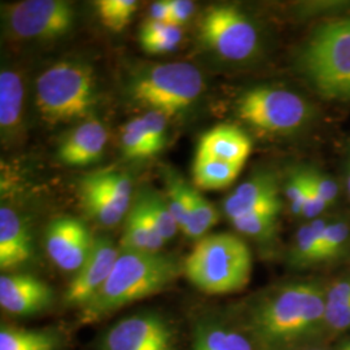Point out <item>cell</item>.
I'll return each mask as SVG.
<instances>
[{
	"mask_svg": "<svg viewBox=\"0 0 350 350\" xmlns=\"http://www.w3.org/2000/svg\"><path fill=\"white\" fill-rule=\"evenodd\" d=\"M325 292L299 282L253 301L238 321L257 350H297L325 325Z\"/></svg>",
	"mask_w": 350,
	"mask_h": 350,
	"instance_id": "1",
	"label": "cell"
},
{
	"mask_svg": "<svg viewBox=\"0 0 350 350\" xmlns=\"http://www.w3.org/2000/svg\"><path fill=\"white\" fill-rule=\"evenodd\" d=\"M183 274V263L173 256L120 250L104 286L78 314V325H96L120 309L170 287Z\"/></svg>",
	"mask_w": 350,
	"mask_h": 350,
	"instance_id": "2",
	"label": "cell"
},
{
	"mask_svg": "<svg viewBox=\"0 0 350 350\" xmlns=\"http://www.w3.org/2000/svg\"><path fill=\"white\" fill-rule=\"evenodd\" d=\"M252 266L248 245L237 235L219 232L196 243L183 261V274L204 293L227 295L247 287Z\"/></svg>",
	"mask_w": 350,
	"mask_h": 350,
	"instance_id": "3",
	"label": "cell"
},
{
	"mask_svg": "<svg viewBox=\"0 0 350 350\" xmlns=\"http://www.w3.org/2000/svg\"><path fill=\"white\" fill-rule=\"evenodd\" d=\"M300 68L325 100H350V14L314 30L301 52Z\"/></svg>",
	"mask_w": 350,
	"mask_h": 350,
	"instance_id": "4",
	"label": "cell"
},
{
	"mask_svg": "<svg viewBox=\"0 0 350 350\" xmlns=\"http://www.w3.org/2000/svg\"><path fill=\"white\" fill-rule=\"evenodd\" d=\"M92 70L82 64H55L38 77L37 107L51 122H68L85 117L95 104Z\"/></svg>",
	"mask_w": 350,
	"mask_h": 350,
	"instance_id": "5",
	"label": "cell"
},
{
	"mask_svg": "<svg viewBox=\"0 0 350 350\" xmlns=\"http://www.w3.org/2000/svg\"><path fill=\"white\" fill-rule=\"evenodd\" d=\"M204 90L200 70L187 63L154 65L142 72L131 85L133 99L166 116L191 107Z\"/></svg>",
	"mask_w": 350,
	"mask_h": 350,
	"instance_id": "6",
	"label": "cell"
},
{
	"mask_svg": "<svg viewBox=\"0 0 350 350\" xmlns=\"http://www.w3.org/2000/svg\"><path fill=\"white\" fill-rule=\"evenodd\" d=\"M182 338L174 318L160 310H140L108 325L96 350H182Z\"/></svg>",
	"mask_w": 350,
	"mask_h": 350,
	"instance_id": "7",
	"label": "cell"
},
{
	"mask_svg": "<svg viewBox=\"0 0 350 350\" xmlns=\"http://www.w3.org/2000/svg\"><path fill=\"white\" fill-rule=\"evenodd\" d=\"M239 118L267 133H289L304 125L310 107L300 95L276 88H254L237 103Z\"/></svg>",
	"mask_w": 350,
	"mask_h": 350,
	"instance_id": "8",
	"label": "cell"
},
{
	"mask_svg": "<svg viewBox=\"0 0 350 350\" xmlns=\"http://www.w3.org/2000/svg\"><path fill=\"white\" fill-rule=\"evenodd\" d=\"M202 42L217 55L231 62H244L258 49L254 25L234 5L211 7L200 24Z\"/></svg>",
	"mask_w": 350,
	"mask_h": 350,
	"instance_id": "9",
	"label": "cell"
},
{
	"mask_svg": "<svg viewBox=\"0 0 350 350\" xmlns=\"http://www.w3.org/2000/svg\"><path fill=\"white\" fill-rule=\"evenodd\" d=\"M7 21L14 37L50 39L72 29L75 10L64 0H24L8 8Z\"/></svg>",
	"mask_w": 350,
	"mask_h": 350,
	"instance_id": "10",
	"label": "cell"
},
{
	"mask_svg": "<svg viewBox=\"0 0 350 350\" xmlns=\"http://www.w3.org/2000/svg\"><path fill=\"white\" fill-rule=\"evenodd\" d=\"M118 254L120 248H116L111 239L95 238L86 261L64 292V306L81 310L88 305L107 282Z\"/></svg>",
	"mask_w": 350,
	"mask_h": 350,
	"instance_id": "11",
	"label": "cell"
},
{
	"mask_svg": "<svg viewBox=\"0 0 350 350\" xmlns=\"http://www.w3.org/2000/svg\"><path fill=\"white\" fill-rule=\"evenodd\" d=\"M94 241L95 238L88 226L70 217L53 219L44 234V247L51 261L69 273H77L81 269Z\"/></svg>",
	"mask_w": 350,
	"mask_h": 350,
	"instance_id": "12",
	"label": "cell"
},
{
	"mask_svg": "<svg viewBox=\"0 0 350 350\" xmlns=\"http://www.w3.org/2000/svg\"><path fill=\"white\" fill-rule=\"evenodd\" d=\"M55 300L52 288L37 276L23 273L0 276V306L14 317H30L49 310Z\"/></svg>",
	"mask_w": 350,
	"mask_h": 350,
	"instance_id": "13",
	"label": "cell"
},
{
	"mask_svg": "<svg viewBox=\"0 0 350 350\" xmlns=\"http://www.w3.org/2000/svg\"><path fill=\"white\" fill-rule=\"evenodd\" d=\"M189 338V350H257L238 322L217 314L193 317Z\"/></svg>",
	"mask_w": 350,
	"mask_h": 350,
	"instance_id": "14",
	"label": "cell"
},
{
	"mask_svg": "<svg viewBox=\"0 0 350 350\" xmlns=\"http://www.w3.org/2000/svg\"><path fill=\"white\" fill-rule=\"evenodd\" d=\"M34 256L31 231L20 214L10 206L0 208V269L11 271Z\"/></svg>",
	"mask_w": 350,
	"mask_h": 350,
	"instance_id": "15",
	"label": "cell"
},
{
	"mask_svg": "<svg viewBox=\"0 0 350 350\" xmlns=\"http://www.w3.org/2000/svg\"><path fill=\"white\" fill-rule=\"evenodd\" d=\"M107 142V129L99 121L90 120L64 139L57 152L59 159L69 166H88L100 159Z\"/></svg>",
	"mask_w": 350,
	"mask_h": 350,
	"instance_id": "16",
	"label": "cell"
},
{
	"mask_svg": "<svg viewBox=\"0 0 350 350\" xmlns=\"http://www.w3.org/2000/svg\"><path fill=\"white\" fill-rule=\"evenodd\" d=\"M282 204L278 182L273 175L260 174L240 185L225 201V213L230 221L241 215Z\"/></svg>",
	"mask_w": 350,
	"mask_h": 350,
	"instance_id": "17",
	"label": "cell"
},
{
	"mask_svg": "<svg viewBox=\"0 0 350 350\" xmlns=\"http://www.w3.org/2000/svg\"><path fill=\"white\" fill-rule=\"evenodd\" d=\"M252 150L250 139L237 126L213 127L200 139L198 154L221 161L244 165Z\"/></svg>",
	"mask_w": 350,
	"mask_h": 350,
	"instance_id": "18",
	"label": "cell"
},
{
	"mask_svg": "<svg viewBox=\"0 0 350 350\" xmlns=\"http://www.w3.org/2000/svg\"><path fill=\"white\" fill-rule=\"evenodd\" d=\"M165 244L166 241L152 222L150 214L146 212L142 201L137 198L126 215L120 250L159 253Z\"/></svg>",
	"mask_w": 350,
	"mask_h": 350,
	"instance_id": "19",
	"label": "cell"
},
{
	"mask_svg": "<svg viewBox=\"0 0 350 350\" xmlns=\"http://www.w3.org/2000/svg\"><path fill=\"white\" fill-rule=\"evenodd\" d=\"M63 336L52 329L1 325L0 350H60Z\"/></svg>",
	"mask_w": 350,
	"mask_h": 350,
	"instance_id": "20",
	"label": "cell"
},
{
	"mask_svg": "<svg viewBox=\"0 0 350 350\" xmlns=\"http://www.w3.org/2000/svg\"><path fill=\"white\" fill-rule=\"evenodd\" d=\"M24 86L20 75L3 69L0 73V129L1 133L14 131L23 114Z\"/></svg>",
	"mask_w": 350,
	"mask_h": 350,
	"instance_id": "21",
	"label": "cell"
},
{
	"mask_svg": "<svg viewBox=\"0 0 350 350\" xmlns=\"http://www.w3.org/2000/svg\"><path fill=\"white\" fill-rule=\"evenodd\" d=\"M81 196L88 215L104 227L118 225L129 213L113 202L111 198L88 176L81 180Z\"/></svg>",
	"mask_w": 350,
	"mask_h": 350,
	"instance_id": "22",
	"label": "cell"
},
{
	"mask_svg": "<svg viewBox=\"0 0 350 350\" xmlns=\"http://www.w3.org/2000/svg\"><path fill=\"white\" fill-rule=\"evenodd\" d=\"M244 165L230 163L196 154L193 163V180L202 189H221L230 186L240 174Z\"/></svg>",
	"mask_w": 350,
	"mask_h": 350,
	"instance_id": "23",
	"label": "cell"
},
{
	"mask_svg": "<svg viewBox=\"0 0 350 350\" xmlns=\"http://www.w3.org/2000/svg\"><path fill=\"white\" fill-rule=\"evenodd\" d=\"M327 221L315 218L312 224L302 226L295 237L292 248V261L296 265L319 262L321 244L325 234Z\"/></svg>",
	"mask_w": 350,
	"mask_h": 350,
	"instance_id": "24",
	"label": "cell"
},
{
	"mask_svg": "<svg viewBox=\"0 0 350 350\" xmlns=\"http://www.w3.org/2000/svg\"><path fill=\"white\" fill-rule=\"evenodd\" d=\"M182 38L183 33L180 27L147 20L142 26L139 40L143 50L150 53H166L175 50Z\"/></svg>",
	"mask_w": 350,
	"mask_h": 350,
	"instance_id": "25",
	"label": "cell"
},
{
	"mask_svg": "<svg viewBox=\"0 0 350 350\" xmlns=\"http://www.w3.org/2000/svg\"><path fill=\"white\" fill-rule=\"evenodd\" d=\"M188 193L191 201V218L182 231L187 238L200 240L206 237V232L218 222L219 215L215 208L199 191L189 186Z\"/></svg>",
	"mask_w": 350,
	"mask_h": 350,
	"instance_id": "26",
	"label": "cell"
},
{
	"mask_svg": "<svg viewBox=\"0 0 350 350\" xmlns=\"http://www.w3.org/2000/svg\"><path fill=\"white\" fill-rule=\"evenodd\" d=\"M282 211V204L267 206L260 211L241 215L231 221L239 232L250 238H269L275 231L278 217Z\"/></svg>",
	"mask_w": 350,
	"mask_h": 350,
	"instance_id": "27",
	"label": "cell"
},
{
	"mask_svg": "<svg viewBox=\"0 0 350 350\" xmlns=\"http://www.w3.org/2000/svg\"><path fill=\"white\" fill-rule=\"evenodd\" d=\"M138 199L142 201L146 212L150 214L152 222L159 230L163 240L167 243L169 240L174 238L179 226L169 209L166 199L150 189L142 191L138 195Z\"/></svg>",
	"mask_w": 350,
	"mask_h": 350,
	"instance_id": "28",
	"label": "cell"
},
{
	"mask_svg": "<svg viewBox=\"0 0 350 350\" xmlns=\"http://www.w3.org/2000/svg\"><path fill=\"white\" fill-rule=\"evenodd\" d=\"M88 176L111 198L113 202H116L125 212H129L133 195V182L129 175L107 170Z\"/></svg>",
	"mask_w": 350,
	"mask_h": 350,
	"instance_id": "29",
	"label": "cell"
},
{
	"mask_svg": "<svg viewBox=\"0 0 350 350\" xmlns=\"http://www.w3.org/2000/svg\"><path fill=\"white\" fill-rule=\"evenodd\" d=\"M138 7L135 0H100L98 1V12L101 23L108 29L120 31L125 27Z\"/></svg>",
	"mask_w": 350,
	"mask_h": 350,
	"instance_id": "30",
	"label": "cell"
},
{
	"mask_svg": "<svg viewBox=\"0 0 350 350\" xmlns=\"http://www.w3.org/2000/svg\"><path fill=\"white\" fill-rule=\"evenodd\" d=\"M121 143L127 159H146L152 156L142 117L134 118L126 124L122 130Z\"/></svg>",
	"mask_w": 350,
	"mask_h": 350,
	"instance_id": "31",
	"label": "cell"
},
{
	"mask_svg": "<svg viewBox=\"0 0 350 350\" xmlns=\"http://www.w3.org/2000/svg\"><path fill=\"white\" fill-rule=\"evenodd\" d=\"M349 235L350 228L348 224L341 221L327 224L321 244L319 261H327L338 257L344 250Z\"/></svg>",
	"mask_w": 350,
	"mask_h": 350,
	"instance_id": "32",
	"label": "cell"
},
{
	"mask_svg": "<svg viewBox=\"0 0 350 350\" xmlns=\"http://www.w3.org/2000/svg\"><path fill=\"white\" fill-rule=\"evenodd\" d=\"M166 117L159 111H150L142 117L152 156L161 152L166 144Z\"/></svg>",
	"mask_w": 350,
	"mask_h": 350,
	"instance_id": "33",
	"label": "cell"
},
{
	"mask_svg": "<svg viewBox=\"0 0 350 350\" xmlns=\"http://www.w3.org/2000/svg\"><path fill=\"white\" fill-rule=\"evenodd\" d=\"M286 193L291 204L292 213L296 215H301L306 195V172H297L289 178Z\"/></svg>",
	"mask_w": 350,
	"mask_h": 350,
	"instance_id": "34",
	"label": "cell"
},
{
	"mask_svg": "<svg viewBox=\"0 0 350 350\" xmlns=\"http://www.w3.org/2000/svg\"><path fill=\"white\" fill-rule=\"evenodd\" d=\"M325 325L335 331L350 329V302L327 304L325 302Z\"/></svg>",
	"mask_w": 350,
	"mask_h": 350,
	"instance_id": "35",
	"label": "cell"
},
{
	"mask_svg": "<svg viewBox=\"0 0 350 350\" xmlns=\"http://www.w3.org/2000/svg\"><path fill=\"white\" fill-rule=\"evenodd\" d=\"M328 205L325 204L323 199L318 195L317 189L314 188L309 172H306V195H305V202L301 215L305 218L315 219L318 215L325 211Z\"/></svg>",
	"mask_w": 350,
	"mask_h": 350,
	"instance_id": "36",
	"label": "cell"
},
{
	"mask_svg": "<svg viewBox=\"0 0 350 350\" xmlns=\"http://www.w3.org/2000/svg\"><path fill=\"white\" fill-rule=\"evenodd\" d=\"M167 4L169 17L166 24L176 27L185 25L195 11V3L189 0H167Z\"/></svg>",
	"mask_w": 350,
	"mask_h": 350,
	"instance_id": "37",
	"label": "cell"
},
{
	"mask_svg": "<svg viewBox=\"0 0 350 350\" xmlns=\"http://www.w3.org/2000/svg\"><path fill=\"white\" fill-rule=\"evenodd\" d=\"M309 175H310L314 188L317 189L318 195L323 199L327 205H329V204H332L334 201L336 200L338 188L336 182L332 178H329L327 175L315 173V172H309Z\"/></svg>",
	"mask_w": 350,
	"mask_h": 350,
	"instance_id": "38",
	"label": "cell"
},
{
	"mask_svg": "<svg viewBox=\"0 0 350 350\" xmlns=\"http://www.w3.org/2000/svg\"><path fill=\"white\" fill-rule=\"evenodd\" d=\"M327 304H347L350 302V279L340 280L325 292Z\"/></svg>",
	"mask_w": 350,
	"mask_h": 350,
	"instance_id": "39",
	"label": "cell"
},
{
	"mask_svg": "<svg viewBox=\"0 0 350 350\" xmlns=\"http://www.w3.org/2000/svg\"><path fill=\"white\" fill-rule=\"evenodd\" d=\"M167 17H169V4H167V1H156L150 5V18L148 20L167 23Z\"/></svg>",
	"mask_w": 350,
	"mask_h": 350,
	"instance_id": "40",
	"label": "cell"
},
{
	"mask_svg": "<svg viewBox=\"0 0 350 350\" xmlns=\"http://www.w3.org/2000/svg\"><path fill=\"white\" fill-rule=\"evenodd\" d=\"M340 350H350V341L349 342H347L345 345H342V348Z\"/></svg>",
	"mask_w": 350,
	"mask_h": 350,
	"instance_id": "41",
	"label": "cell"
},
{
	"mask_svg": "<svg viewBox=\"0 0 350 350\" xmlns=\"http://www.w3.org/2000/svg\"><path fill=\"white\" fill-rule=\"evenodd\" d=\"M348 189H349V193H350V169H349V175H348Z\"/></svg>",
	"mask_w": 350,
	"mask_h": 350,
	"instance_id": "42",
	"label": "cell"
},
{
	"mask_svg": "<svg viewBox=\"0 0 350 350\" xmlns=\"http://www.w3.org/2000/svg\"><path fill=\"white\" fill-rule=\"evenodd\" d=\"M314 350H317V349H314Z\"/></svg>",
	"mask_w": 350,
	"mask_h": 350,
	"instance_id": "43",
	"label": "cell"
}]
</instances>
